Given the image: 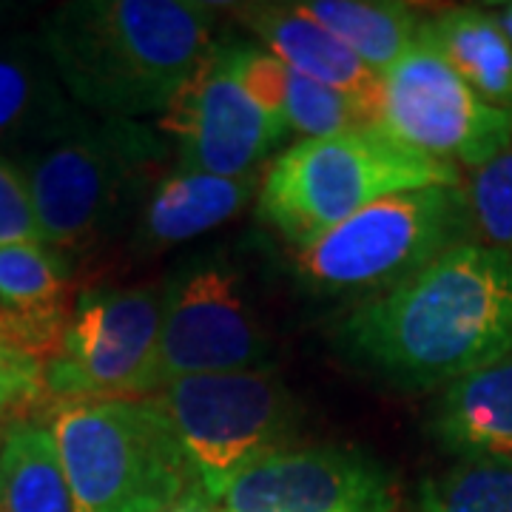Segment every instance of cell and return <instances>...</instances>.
<instances>
[{"label": "cell", "instance_id": "cell-1", "mask_svg": "<svg viewBox=\"0 0 512 512\" xmlns=\"http://www.w3.org/2000/svg\"><path fill=\"white\" fill-rule=\"evenodd\" d=\"M336 330L345 353L384 379L447 387L512 350V251L461 242Z\"/></svg>", "mask_w": 512, "mask_h": 512}, {"label": "cell", "instance_id": "cell-2", "mask_svg": "<svg viewBox=\"0 0 512 512\" xmlns=\"http://www.w3.org/2000/svg\"><path fill=\"white\" fill-rule=\"evenodd\" d=\"M217 15L191 0H69L40 43L63 89L94 117L165 114L214 49Z\"/></svg>", "mask_w": 512, "mask_h": 512}, {"label": "cell", "instance_id": "cell-3", "mask_svg": "<svg viewBox=\"0 0 512 512\" xmlns=\"http://www.w3.org/2000/svg\"><path fill=\"white\" fill-rule=\"evenodd\" d=\"M433 185H461V171L362 128L282 151L262 177L256 217L302 251L367 205Z\"/></svg>", "mask_w": 512, "mask_h": 512}, {"label": "cell", "instance_id": "cell-4", "mask_svg": "<svg viewBox=\"0 0 512 512\" xmlns=\"http://www.w3.org/2000/svg\"><path fill=\"white\" fill-rule=\"evenodd\" d=\"M168 154L163 131L143 120L86 114L63 137L18 160L46 245L86 251L126 217Z\"/></svg>", "mask_w": 512, "mask_h": 512}, {"label": "cell", "instance_id": "cell-5", "mask_svg": "<svg viewBox=\"0 0 512 512\" xmlns=\"http://www.w3.org/2000/svg\"><path fill=\"white\" fill-rule=\"evenodd\" d=\"M46 424L74 512H165L200 484L180 441L146 399L57 402Z\"/></svg>", "mask_w": 512, "mask_h": 512}, {"label": "cell", "instance_id": "cell-6", "mask_svg": "<svg viewBox=\"0 0 512 512\" xmlns=\"http://www.w3.org/2000/svg\"><path fill=\"white\" fill-rule=\"evenodd\" d=\"M473 217L461 185L390 194L296 254L299 279L319 296H379L433 259L470 242Z\"/></svg>", "mask_w": 512, "mask_h": 512}, {"label": "cell", "instance_id": "cell-7", "mask_svg": "<svg viewBox=\"0 0 512 512\" xmlns=\"http://www.w3.org/2000/svg\"><path fill=\"white\" fill-rule=\"evenodd\" d=\"M205 490L291 447L299 407L271 370L188 376L146 396Z\"/></svg>", "mask_w": 512, "mask_h": 512}, {"label": "cell", "instance_id": "cell-8", "mask_svg": "<svg viewBox=\"0 0 512 512\" xmlns=\"http://www.w3.org/2000/svg\"><path fill=\"white\" fill-rule=\"evenodd\" d=\"M376 128L421 157L478 168L512 143V111L478 97L439 49L419 37L382 74Z\"/></svg>", "mask_w": 512, "mask_h": 512}, {"label": "cell", "instance_id": "cell-9", "mask_svg": "<svg viewBox=\"0 0 512 512\" xmlns=\"http://www.w3.org/2000/svg\"><path fill=\"white\" fill-rule=\"evenodd\" d=\"M163 325V288L77 293L57 356L43 367L49 402L143 399Z\"/></svg>", "mask_w": 512, "mask_h": 512}, {"label": "cell", "instance_id": "cell-10", "mask_svg": "<svg viewBox=\"0 0 512 512\" xmlns=\"http://www.w3.org/2000/svg\"><path fill=\"white\" fill-rule=\"evenodd\" d=\"M268 339L228 262L200 259L163 285V325L146 396L188 376L265 370ZM143 396V399H146Z\"/></svg>", "mask_w": 512, "mask_h": 512}, {"label": "cell", "instance_id": "cell-11", "mask_svg": "<svg viewBox=\"0 0 512 512\" xmlns=\"http://www.w3.org/2000/svg\"><path fill=\"white\" fill-rule=\"evenodd\" d=\"M180 168L242 177L256 174L288 126L268 117L239 80V40H217L163 114Z\"/></svg>", "mask_w": 512, "mask_h": 512}, {"label": "cell", "instance_id": "cell-12", "mask_svg": "<svg viewBox=\"0 0 512 512\" xmlns=\"http://www.w3.org/2000/svg\"><path fill=\"white\" fill-rule=\"evenodd\" d=\"M205 493L222 512H396L390 473L339 447H282Z\"/></svg>", "mask_w": 512, "mask_h": 512}, {"label": "cell", "instance_id": "cell-13", "mask_svg": "<svg viewBox=\"0 0 512 512\" xmlns=\"http://www.w3.org/2000/svg\"><path fill=\"white\" fill-rule=\"evenodd\" d=\"M72 268L49 245H0V319L43 367L72 319Z\"/></svg>", "mask_w": 512, "mask_h": 512}, {"label": "cell", "instance_id": "cell-14", "mask_svg": "<svg viewBox=\"0 0 512 512\" xmlns=\"http://www.w3.org/2000/svg\"><path fill=\"white\" fill-rule=\"evenodd\" d=\"M242 23L259 37V43L276 55L293 74L322 83L333 92H342L356 100L362 109L376 117L379 126V106H382V74L367 69L359 57L342 46L328 29L316 20L302 15L291 6L276 3H254L239 9Z\"/></svg>", "mask_w": 512, "mask_h": 512}, {"label": "cell", "instance_id": "cell-15", "mask_svg": "<svg viewBox=\"0 0 512 512\" xmlns=\"http://www.w3.org/2000/svg\"><path fill=\"white\" fill-rule=\"evenodd\" d=\"M89 111L63 89L40 37L0 40V148L46 146Z\"/></svg>", "mask_w": 512, "mask_h": 512}, {"label": "cell", "instance_id": "cell-16", "mask_svg": "<svg viewBox=\"0 0 512 512\" xmlns=\"http://www.w3.org/2000/svg\"><path fill=\"white\" fill-rule=\"evenodd\" d=\"M430 433L461 461L512 470V350L441 390Z\"/></svg>", "mask_w": 512, "mask_h": 512}, {"label": "cell", "instance_id": "cell-17", "mask_svg": "<svg viewBox=\"0 0 512 512\" xmlns=\"http://www.w3.org/2000/svg\"><path fill=\"white\" fill-rule=\"evenodd\" d=\"M259 188V171L242 177H220L177 165V171L165 174L148 194L137 225V245L154 254L185 239L202 237L234 220L248 202L259 197Z\"/></svg>", "mask_w": 512, "mask_h": 512}, {"label": "cell", "instance_id": "cell-18", "mask_svg": "<svg viewBox=\"0 0 512 512\" xmlns=\"http://www.w3.org/2000/svg\"><path fill=\"white\" fill-rule=\"evenodd\" d=\"M427 37L458 77L495 109L512 111V43L495 15L458 6L424 18Z\"/></svg>", "mask_w": 512, "mask_h": 512}, {"label": "cell", "instance_id": "cell-19", "mask_svg": "<svg viewBox=\"0 0 512 512\" xmlns=\"http://www.w3.org/2000/svg\"><path fill=\"white\" fill-rule=\"evenodd\" d=\"M0 512H74L46 421H15L0 433Z\"/></svg>", "mask_w": 512, "mask_h": 512}, {"label": "cell", "instance_id": "cell-20", "mask_svg": "<svg viewBox=\"0 0 512 512\" xmlns=\"http://www.w3.org/2000/svg\"><path fill=\"white\" fill-rule=\"evenodd\" d=\"M302 15L328 29L342 46L384 74L421 37L424 15L407 3L384 0H305L296 3Z\"/></svg>", "mask_w": 512, "mask_h": 512}, {"label": "cell", "instance_id": "cell-21", "mask_svg": "<svg viewBox=\"0 0 512 512\" xmlns=\"http://www.w3.org/2000/svg\"><path fill=\"white\" fill-rule=\"evenodd\" d=\"M410 512H512V470L461 461L421 478Z\"/></svg>", "mask_w": 512, "mask_h": 512}, {"label": "cell", "instance_id": "cell-22", "mask_svg": "<svg viewBox=\"0 0 512 512\" xmlns=\"http://www.w3.org/2000/svg\"><path fill=\"white\" fill-rule=\"evenodd\" d=\"M285 123H288V131L302 134V140H325L336 134H348V131L376 128V117L342 92H333L322 83H313L308 77L291 72Z\"/></svg>", "mask_w": 512, "mask_h": 512}, {"label": "cell", "instance_id": "cell-23", "mask_svg": "<svg viewBox=\"0 0 512 512\" xmlns=\"http://www.w3.org/2000/svg\"><path fill=\"white\" fill-rule=\"evenodd\" d=\"M467 202L473 231L481 234L484 245L512 251V143L490 163L473 168Z\"/></svg>", "mask_w": 512, "mask_h": 512}, {"label": "cell", "instance_id": "cell-24", "mask_svg": "<svg viewBox=\"0 0 512 512\" xmlns=\"http://www.w3.org/2000/svg\"><path fill=\"white\" fill-rule=\"evenodd\" d=\"M46 402L43 362H37L0 319V433L15 421L35 419Z\"/></svg>", "mask_w": 512, "mask_h": 512}, {"label": "cell", "instance_id": "cell-25", "mask_svg": "<svg viewBox=\"0 0 512 512\" xmlns=\"http://www.w3.org/2000/svg\"><path fill=\"white\" fill-rule=\"evenodd\" d=\"M0 245H46L20 165L0 154Z\"/></svg>", "mask_w": 512, "mask_h": 512}, {"label": "cell", "instance_id": "cell-26", "mask_svg": "<svg viewBox=\"0 0 512 512\" xmlns=\"http://www.w3.org/2000/svg\"><path fill=\"white\" fill-rule=\"evenodd\" d=\"M288 74H291L288 66L276 55H271L265 46L239 40V80L256 106L279 123H285Z\"/></svg>", "mask_w": 512, "mask_h": 512}, {"label": "cell", "instance_id": "cell-27", "mask_svg": "<svg viewBox=\"0 0 512 512\" xmlns=\"http://www.w3.org/2000/svg\"><path fill=\"white\" fill-rule=\"evenodd\" d=\"M165 512H222L217 504H214V498L202 490V484H194V487H188L185 495L180 501H174L171 507Z\"/></svg>", "mask_w": 512, "mask_h": 512}, {"label": "cell", "instance_id": "cell-28", "mask_svg": "<svg viewBox=\"0 0 512 512\" xmlns=\"http://www.w3.org/2000/svg\"><path fill=\"white\" fill-rule=\"evenodd\" d=\"M495 18H498L501 29H504V35L510 37V43H512V3H504V6H498Z\"/></svg>", "mask_w": 512, "mask_h": 512}, {"label": "cell", "instance_id": "cell-29", "mask_svg": "<svg viewBox=\"0 0 512 512\" xmlns=\"http://www.w3.org/2000/svg\"><path fill=\"white\" fill-rule=\"evenodd\" d=\"M12 15H15V6H9V3H0V26L12 18Z\"/></svg>", "mask_w": 512, "mask_h": 512}]
</instances>
